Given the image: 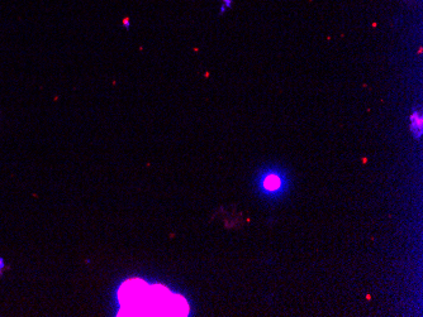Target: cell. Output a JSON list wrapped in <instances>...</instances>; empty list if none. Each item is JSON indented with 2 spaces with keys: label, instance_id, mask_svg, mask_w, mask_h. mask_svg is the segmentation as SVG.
<instances>
[{
  "label": "cell",
  "instance_id": "obj_4",
  "mask_svg": "<svg viewBox=\"0 0 423 317\" xmlns=\"http://www.w3.org/2000/svg\"><path fill=\"white\" fill-rule=\"evenodd\" d=\"M222 3V8H220V13H224L227 9L232 8L233 5V0H220Z\"/></svg>",
  "mask_w": 423,
  "mask_h": 317
},
{
  "label": "cell",
  "instance_id": "obj_6",
  "mask_svg": "<svg viewBox=\"0 0 423 317\" xmlns=\"http://www.w3.org/2000/svg\"><path fill=\"white\" fill-rule=\"evenodd\" d=\"M3 268V259H1V258H0V269Z\"/></svg>",
  "mask_w": 423,
  "mask_h": 317
},
{
  "label": "cell",
  "instance_id": "obj_5",
  "mask_svg": "<svg viewBox=\"0 0 423 317\" xmlns=\"http://www.w3.org/2000/svg\"><path fill=\"white\" fill-rule=\"evenodd\" d=\"M123 24H125V27L127 29H129V26H130V23H129V19H125L123 20Z\"/></svg>",
  "mask_w": 423,
  "mask_h": 317
},
{
  "label": "cell",
  "instance_id": "obj_2",
  "mask_svg": "<svg viewBox=\"0 0 423 317\" xmlns=\"http://www.w3.org/2000/svg\"><path fill=\"white\" fill-rule=\"evenodd\" d=\"M292 190V176L285 167L276 163L262 166L254 177V191L262 201L280 202Z\"/></svg>",
  "mask_w": 423,
  "mask_h": 317
},
{
  "label": "cell",
  "instance_id": "obj_3",
  "mask_svg": "<svg viewBox=\"0 0 423 317\" xmlns=\"http://www.w3.org/2000/svg\"><path fill=\"white\" fill-rule=\"evenodd\" d=\"M422 114L420 110H413L411 115V132L413 138L420 139L422 137L423 132V124H422Z\"/></svg>",
  "mask_w": 423,
  "mask_h": 317
},
{
  "label": "cell",
  "instance_id": "obj_1",
  "mask_svg": "<svg viewBox=\"0 0 423 317\" xmlns=\"http://www.w3.org/2000/svg\"><path fill=\"white\" fill-rule=\"evenodd\" d=\"M119 301L126 306L122 316H186L189 312L184 297L139 280L127 281L121 287Z\"/></svg>",
  "mask_w": 423,
  "mask_h": 317
}]
</instances>
